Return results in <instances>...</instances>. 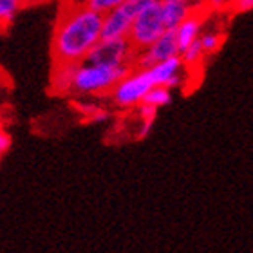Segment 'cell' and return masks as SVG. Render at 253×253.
Here are the masks:
<instances>
[{
	"instance_id": "6da1fadb",
	"label": "cell",
	"mask_w": 253,
	"mask_h": 253,
	"mask_svg": "<svg viewBox=\"0 0 253 253\" xmlns=\"http://www.w3.org/2000/svg\"><path fill=\"white\" fill-rule=\"evenodd\" d=\"M101 16L87 4H63L54 24L51 53L54 63H84L100 42Z\"/></svg>"
},
{
	"instance_id": "7a4b0ae2",
	"label": "cell",
	"mask_w": 253,
	"mask_h": 253,
	"mask_svg": "<svg viewBox=\"0 0 253 253\" xmlns=\"http://www.w3.org/2000/svg\"><path fill=\"white\" fill-rule=\"evenodd\" d=\"M130 65L122 67H105V65H92V63H80L76 76H74L73 92L87 96L111 94L120 80H123L130 71Z\"/></svg>"
},
{
	"instance_id": "3957f363",
	"label": "cell",
	"mask_w": 253,
	"mask_h": 253,
	"mask_svg": "<svg viewBox=\"0 0 253 253\" xmlns=\"http://www.w3.org/2000/svg\"><path fill=\"white\" fill-rule=\"evenodd\" d=\"M165 33L163 20H161V2L159 0H145L143 7L132 20L130 31H128V43L132 45L134 53H141L150 47L156 40Z\"/></svg>"
},
{
	"instance_id": "277c9868",
	"label": "cell",
	"mask_w": 253,
	"mask_h": 253,
	"mask_svg": "<svg viewBox=\"0 0 253 253\" xmlns=\"http://www.w3.org/2000/svg\"><path fill=\"white\" fill-rule=\"evenodd\" d=\"M156 87L152 76L147 71L141 69H130L125 78L120 80L116 87L111 90V98L114 105L120 109H132L143 103V98L148 90Z\"/></svg>"
},
{
	"instance_id": "5b68a950",
	"label": "cell",
	"mask_w": 253,
	"mask_h": 253,
	"mask_svg": "<svg viewBox=\"0 0 253 253\" xmlns=\"http://www.w3.org/2000/svg\"><path fill=\"white\" fill-rule=\"evenodd\" d=\"M145 0H122L120 4L101 16L100 40H120L128 37L132 20L136 18Z\"/></svg>"
},
{
	"instance_id": "8992f818",
	"label": "cell",
	"mask_w": 253,
	"mask_h": 253,
	"mask_svg": "<svg viewBox=\"0 0 253 253\" xmlns=\"http://www.w3.org/2000/svg\"><path fill=\"white\" fill-rule=\"evenodd\" d=\"M132 58H134L132 45L126 38H120V40H100L90 49L85 62L105 67H122V65H130Z\"/></svg>"
},
{
	"instance_id": "52a82bcc",
	"label": "cell",
	"mask_w": 253,
	"mask_h": 253,
	"mask_svg": "<svg viewBox=\"0 0 253 253\" xmlns=\"http://www.w3.org/2000/svg\"><path fill=\"white\" fill-rule=\"evenodd\" d=\"M174 56H179L175 35H174V31H165L150 47H147L145 51L139 53L136 63H137V69L147 71V69L154 67L156 63H161V62H165V60L174 58Z\"/></svg>"
},
{
	"instance_id": "ba28073f",
	"label": "cell",
	"mask_w": 253,
	"mask_h": 253,
	"mask_svg": "<svg viewBox=\"0 0 253 253\" xmlns=\"http://www.w3.org/2000/svg\"><path fill=\"white\" fill-rule=\"evenodd\" d=\"M195 11L185 0H163L161 2V20L165 31H175L183 22Z\"/></svg>"
},
{
	"instance_id": "9c48e42d",
	"label": "cell",
	"mask_w": 253,
	"mask_h": 253,
	"mask_svg": "<svg viewBox=\"0 0 253 253\" xmlns=\"http://www.w3.org/2000/svg\"><path fill=\"white\" fill-rule=\"evenodd\" d=\"M80 63H54L49 89L54 94H69L74 89V76Z\"/></svg>"
},
{
	"instance_id": "30bf717a",
	"label": "cell",
	"mask_w": 253,
	"mask_h": 253,
	"mask_svg": "<svg viewBox=\"0 0 253 253\" xmlns=\"http://www.w3.org/2000/svg\"><path fill=\"white\" fill-rule=\"evenodd\" d=\"M201 26H203V15H199V11L195 9L192 15L181 24L177 29L174 31L175 42H177V49L179 53H183L190 43L195 42L201 35Z\"/></svg>"
},
{
	"instance_id": "8fae6325",
	"label": "cell",
	"mask_w": 253,
	"mask_h": 253,
	"mask_svg": "<svg viewBox=\"0 0 253 253\" xmlns=\"http://www.w3.org/2000/svg\"><path fill=\"white\" fill-rule=\"evenodd\" d=\"M181 71H183V63H181L179 56H174V58L165 60V62H161V63H156L154 67L148 69V73H150V76H152V80H154V84L161 85V87H165L167 82H169L170 78H174L175 74H179Z\"/></svg>"
},
{
	"instance_id": "7c38bea8",
	"label": "cell",
	"mask_w": 253,
	"mask_h": 253,
	"mask_svg": "<svg viewBox=\"0 0 253 253\" xmlns=\"http://www.w3.org/2000/svg\"><path fill=\"white\" fill-rule=\"evenodd\" d=\"M170 100H172V92H170L169 89L161 87V85H156V87H152V89L145 94L143 103H147V105L154 107V109H159V107L169 105Z\"/></svg>"
},
{
	"instance_id": "4fadbf2b",
	"label": "cell",
	"mask_w": 253,
	"mask_h": 253,
	"mask_svg": "<svg viewBox=\"0 0 253 253\" xmlns=\"http://www.w3.org/2000/svg\"><path fill=\"white\" fill-rule=\"evenodd\" d=\"M197 40H199L203 54H211L215 53L217 49H221L222 42H224V35L219 31H208V33H201Z\"/></svg>"
},
{
	"instance_id": "5bb4252c",
	"label": "cell",
	"mask_w": 253,
	"mask_h": 253,
	"mask_svg": "<svg viewBox=\"0 0 253 253\" xmlns=\"http://www.w3.org/2000/svg\"><path fill=\"white\" fill-rule=\"evenodd\" d=\"M74 109L78 112H82L85 116V120H89V122H103L109 118V112L105 109H101L98 103H74Z\"/></svg>"
},
{
	"instance_id": "9a60e30c",
	"label": "cell",
	"mask_w": 253,
	"mask_h": 253,
	"mask_svg": "<svg viewBox=\"0 0 253 253\" xmlns=\"http://www.w3.org/2000/svg\"><path fill=\"white\" fill-rule=\"evenodd\" d=\"M20 7L22 4L18 0H0V27L7 26Z\"/></svg>"
},
{
	"instance_id": "2e32d148",
	"label": "cell",
	"mask_w": 253,
	"mask_h": 253,
	"mask_svg": "<svg viewBox=\"0 0 253 253\" xmlns=\"http://www.w3.org/2000/svg\"><path fill=\"white\" fill-rule=\"evenodd\" d=\"M203 56H205V54H203V51H201L199 40L192 42L188 47L183 51V53H179L181 63H183V65H190V67H192V65H195V63H199Z\"/></svg>"
},
{
	"instance_id": "e0dca14e",
	"label": "cell",
	"mask_w": 253,
	"mask_h": 253,
	"mask_svg": "<svg viewBox=\"0 0 253 253\" xmlns=\"http://www.w3.org/2000/svg\"><path fill=\"white\" fill-rule=\"evenodd\" d=\"M120 2H122V0H89V2H85V4H87V7H89L90 11H94L96 15L103 16L111 9H114Z\"/></svg>"
},
{
	"instance_id": "ac0fdd59",
	"label": "cell",
	"mask_w": 253,
	"mask_h": 253,
	"mask_svg": "<svg viewBox=\"0 0 253 253\" xmlns=\"http://www.w3.org/2000/svg\"><path fill=\"white\" fill-rule=\"evenodd\" d=\"M137 114L141 118V122H152L156 120V114H158V109H154V107L147 105V103H141V105H137Z\"/></svg>"
},
{
	"instance_id": "d6986e66",
	"label": "cell",
	"mask_w": 253,
	"mask_h": 253,
	"mask_svg": "<svg viewBox=\"0 0 253 253\" xmlns=\"http://www.w3.org/2000/svg\"><path fill=\"white\" fill-rule=\"evenodd\" d=\"M232 7H233V11H237V13H246V11H252L253 0H237V2L232 4Z\"/></svg>"
},
{
	"instance_id": "ffe728a7",
	"label": "cell",
	"mask_w": 253,
	"mask_h": 253,
	"mask_svg": "<svg viewBox=\"0 0 253 253\" xmlns=\"http://www.w3.org/2000/svg\"><path fill=\"white\" fill-rule=\"evenodd\" d=\"M9 147H11V136L4 130V128H0V156H2L4 152H7Z\"/></svg>"
},
{
	"instance_id": "44dd1931",
	"label": "cell",
	"mask_w": 253,
	"mask_h": 253,
	"mask_svg": "<svg viewBox=\"0 0 253 253\" xmlns=\"http://www.w3.org/2000/svg\"><path fill=\"white\" fill-rule=\"evenodd\" d=\"M0 128H2V118H0Z\"/></svg>"
},
{
	"instance_id": "7402d4cb",
	"label": "cell",
	"mask_w": 253,
	"mask_h": 253,
	"mask_svg": "<svg viewBox=\"0 0 253 253\" xmlns=\"http://www.w3.org/2000/svg\"><path fill=\"white\" fill-rule=\"evenodd\" d=\"M0 159H2V156H0Z\"/></svg>"
}]
</instances>
